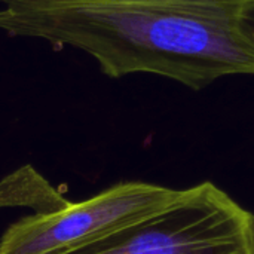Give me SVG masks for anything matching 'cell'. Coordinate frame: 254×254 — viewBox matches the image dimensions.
<instances>
[{
    "instance_id": "6da1fadb",
    "label": "cell",
    "mask_w": 254,
    "mask_h": 254,
    "mask_svg": "<svg viewBox=\"0 0 254 254\" xmlns=\"http://www.w3.org/2000/svg\"><path fill=\"white\" fill-rule=\"evenodd\" d=\"M0 30L82 49L115 79L254 74V0H0Z\"/></svg>"
},
{
    "instance_id": "7a4b0ae2",
    "label": "cell",
    "mask_w": 254,
    "mask_h": 254,
    "mask_svg": "<svg viewBox=\"0 0 254 254\" xmlns=\"http://www.w3.org/2000/svg\"><path fill=\"white\" fill-rule=\"evenodd\" d=\"M254 214L213 182L185 189L168 210L65 254H253Z\"/></svg>"
},
{
    "instance_id": "3957f363",
    "label": "cell",
    "mask_w": 254,
    "mask_h": 254,
    "mask_svg": "<svg viewBox=\"0 0 254 254\" xmlns=\"http://www.w3.org/2000/svg\"><path fill=\"white\" fill-rule=\"evenodd\" d=\"M185 189L122 182L54 213H34L12 223L0 254H65L143 223L180 201Z\"/></svg>"
},
{
    "instance_id": "277c9868",
    "label": "cell",
    "mask_w": 254,
    "mask_h": 254,
    "mask_svg": "<svg viewBox=\"0 0 254 254\" xmlns=\"http://www.w3.org/2000/svg\"><path fill=\"white\" fill-rule=\"evenodd\" d=\"M253 254H254V252H253Z\"/></svg>"
}]
</instances>
